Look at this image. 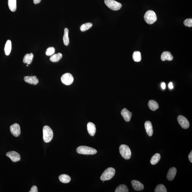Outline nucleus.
I'll return each mask as SVG.
<instances>
[{
	"label": "nucleus",
	"mask_w": 192,
	"mask_h": 192,
	"mask_svg": "<svg viewBox=\"0 0 192 192\" xmlns=\"http://www.w3.org/2000/svg\"><path fill=\"white\" fill-rule=\"evenodd\" d=\"M44 141L46 143L50 142L54 136L52 130L48 126H45L43 129Z\"/></svg>",
	"instance_id": "2"
},
{
	"label": "nucleus",
	"mask_w": 192,
	"mask_h": 192,
	"mask_svg": "<svg viewBox=\"0 0 192 192\" xmlns=\"http://www.w3.org/2000/svg\"><path fill=\"white\" fill-rule=\"evenodd\" d=\"M55 48L54 47H50L46 50V54L48 56H52L55 53Z\"/></svg>",
	"instance_id": "30"
},
{
	"label": "nucleus",
	"mask_w": 192,
	"mask_h": 192,
	"mask_svg": "<svg viewBox=\"0 0 192 192\" xmlns=\"http://www.w3.org/2000/svg\"><path fill=\"white\" fill-rule=\"evenodd\" d=\"M115 173V170L114 168L112 167L108 168L102 174L100 179L103 181H108L113 178Z\"/></svg>",
	"instance_id": "4"
},
{
	"label": "nucleus",
	"mask_w": 192,
	"mask_h": 192,
	"mask_svg": "<svg viewBox=\"0 0 192 192\" xmlns=\"http://www.w3.org/2000/svg\"><path fill=\"white\" fill-rule=\"evenodd\" d=\"M168 87H169V88L170 89H173V86L172 82H171L169 84V85H168Z\"/></svg>",
	"instance_id": "34"
},
{
	"label": "nucleus",
	"mask_w": 192,
	"mask_h": 192,
	"mask_svg": "<svg viewBox=\"0 0 192 192\" xmlns=\"http://www.w3.org/2000/svg\"><path fill=\"white\" fill-rule=\"evenodd\" d=\"M160 155L159 153H156L150 159V162L152 164L154 165L157 164L160 160Z\"/></svg>",
	"instance_id": "25"
},
{
	"label": "nucleus",
	"mask_w": 192,
	"mask_h": 192,
	"mask_svg": "<svg viewBox=\"0 0 192 192\" xmlns=\"http://www.w3.org/2000/svg\"><path fill=\"white\" fill-rule=\"evenodd\" d=\"M144 19L148 24H152L157 20V17L154 11L149 10L145 14Z\"/></svg>",
	"instance_id": "3"
},
{
	"label": "nucleus",
	"mask_w": 192,
	"mask_h": 192,
	"mask_svg": "<svg viewBox=\"0 0 192 192\" xmlns=\"http://www.w3.org/2000/svg\"><path fill=\"white\" fill-rule=\"evenodd\" d=\"M104 3L109 8L114 11H117L122 8V4L114 0H104Z\"/></svg>",
	"instance_id": "6"
},
{
	"label": "nucleus",
	"mask_w": 192,
	"mask_h": 192,
	"mask_svg": "<svg viewBox=\"0 0 192 192\" xmlns=\"http://www.w3.org/2000/svg\"><path fill=\"white\" fill-rule=\"evenodd\" d=\"M188 158L189 160L192 163V151H191L190 152L188 156Z\"/></svg>",
	"instance_id": "33"
},
{
	"label": "nucleus",
	"mask_w": 192,
	"mask_h": 192,
	"mask_svg": "<svg viewBox=\"0 0 192 192\" xmlns=\"http://www.w3.org/2000/svg\"><path fill=\"white\" fill-rule=\"evenodd\" d=\"M177 119L179 124L181 126V128L185 129H187L189 127L190 124L189 121L186 117L182 115H179Z\"/></svg>",
	"instance_id": "8"
},
{
	"label": "nucleus",
	"mask_w": 192,
	"mask_h": 192,
	"mask_svg": "<svg viewBox=\"0 0 192 192\" xmlns=\"http://www.w3.org/2000/svg\"><path fill=\"white\" fill-rule=\"evenodd\" d=\"M167 191L166 187L163 184L158 185L155 189V192H166Z\"/></svg>",
	"instance_id": "29"
},
{
	"label": "nucleus",
	"mask_w": 192,
	"mask_h": 192,
	"mask_svg": "<svg viewBox=\"0 0 192 192\" xmlns=\"http://www.w3.org/2000/svg\"><path fill=\"white\" fill-rule=\"evenodd\" d=\"M148 106L149 108L153 111H155L159 107L158 103L154 100H150L149 101Z\"/></svg>",
	"instance_id": "19"
},
{
	"label": "nucleus",
	"mask_w": 192,
	"mask_h": 192,
	"mask_svg": "<svg viewBox=\"0 0 192 192\" xmlns=\"http://www.w3.org/2000/svg\"><path fill=\"white\" fill-rule=\"evenodd\" d=\"M61 81L64 85H70L73 82L74 78L70 73H66L62 76Z\"/></svg>",
	"instance_id": "7"
},
{
	"label": "nucleus",
	"mask_w": 192,
	"mask_h": 192,
	"mask_svg": "<svg viewBox=\"0 0 192 192\" xmlns=\"http://www.w3.org/2000/svg\"><path fill=\"white\" fill-rule=\"evenodd\" d=\"M41 0H34V3L35 4L39 3L41 2Z\"/></svg>",
	"instance_id": "35"
},
{
	"label": "nucleus",
	"mask_w": 192,
	"mask_h": 192,
	"mask_svg": "<svg viewBox=\"0 0 192 192\" xmlns=\"http://www.w3.org/2000/svg\"><path fill=\"white\" fill-rule=\"evenodd\" d=\"M6 156L9 157L13 162H18L20 160V154L15 151H12L8 152L7 153Z\"/></svg>",
	"instance_id": "9"
},
{
	"label": "nucleus",
	"mask_w": 192,
	"mask_h": 192,
	"mask_svg": "<svg viewBox=\"0 0 192 192\" xmlns=\"http://www.w3.org/2000/svg\"><path fill=\"white\" fill-rule=\"evenodd\" d=\"M87 127L89 134L91 136H94L95 135L96 131L95 124L92 122H89L87 124Z\"/></svg>",
	"instance_id": "16"
},
{
	"label": "nucleus",
	"mask_w": 192,
	"mask_h": 192,
	"mask_svg": "<svg viewBox=\"0 0 192 192\" xmlns=\"http://www.w3.org/2000/svg\"><path fill=\"white\" fill-rule=\"evenodd\" d=\"M93 26L92 23H84L81 26L80 30L82 32H85L91 28Z\"/></svg>",
	"instance_id": "28"
},
{
	"label": "nucleus",
	"mask_w": 192,
	"mask_h": 192,
	"mask_svg": "<svg viewBox=\"0 0 192 192\" xmlns=\"http://www.w3.org/2000/svg\"><path fill=\"white\" fill-rule=\"evenodd\" d=\"M77 152L80 154L93 155L97 152L95 149L86 146H80L77 149Z\"/></svg>",
	"instance_id": "1"
},
{
	"label": "nucleus",
	"mask_w": 192,
	"mask_h": 192,
	"mask_svg": "<svg viewBox=\"0 0 192 192\" xmlns=\"http://www.w3.org/2000/svg\"><path fill=\"white\" fill-rule=\"evenodd\" d=\"M115 192H128V189L125 185L122 184L117 187L115 190Z\"/></svg>",
	"instance_id": "27"
},
{
	"label": "nucleus",
	"mask_w": 192,
	"mask_h": 192,
	"mask_svg": "<svg viewBox=\"0 0 192 192\" xmlns=\"http://www.w3.org/2000/svg\"><path fill=\"white\" fill-rule=\"evenodd\" d=\"M62 57V54L60 53L53 54L50 58V60L53 62H58Z\"/></svg>",
	"instance_id": "22"
},
{
	"label": "nucleus",
	"mask_w": 192,
	"mask_h": 192,
	"mask_svg": "<svg viewBox=\"0 0 192 192\" xmlns=\"http://www.w3.org/2000/svg\"><path fill=\"white\" fill-rule=\"evenodd\" d=\"M119 153L122 157L127 160L130 158L131 152L129 147L125 144H122L119 147Z\"/></svg>",
	"instance_id": "5"
},
{
	"label": "nucleus",
	"mask_w": 192,
	"mask_h": 192,
	"mask_svg": "<svg viewBox=\"0 0 192 192\" xmlns=\"http://www.w3.org/2000/svg\"><path fill=\"white\" fill-rule=\"evenodd\" d=\"M121 115L126 122H129L131 120L132 113L130 112L127 109L124 108L121 111Z\"/></svg>",
	"instance_id": "12"
},
{
	"label": "nucleus",
	"mask_w": 192,
	"mask_h": 192,
	"mask_svg": "<svg viewBox=\"0 0 192 192\" xmlns=\"http://www.w3.org/2000/svg\"><path fill=\"white\" fill-rule=\"evenodd\" d=\"M33 57L34 55L32 53L26 54L23 57V62L28 64H30L33 60Z\"/></svg>",
	"instance_id": "18"
},
{
	"label": "nucleus",
	"mask_w": 192,
	"mask_h": 192,
	"mask_svg": "<svg viewBox=\"0 0 192 192\" xmlns=\"http://www.w3.org/2000/svg\"><path fill=\"white\" fill-rule=\"evenodd\" d=\"M173 59V57L171 54V53L169 51L164 52L161 56V59L162 61H165L167 60L168 61H171Z\"/></svg>",
	"instance_id": "17"
},
{
	"label": "nucleus",
	"mask_w": 192,
	"mask_h": 192,
	"mask_svg": "<svg viewBox=\"0 0 192 192\" xmlns=\"http://www.w3.org/2000/svg\"><path fill=\"white\" fill-rule=\"evenodd\" d=\"M9 8L11 11H15L17 9V1L16 0H8Z\"/></svg>",
	"instance_id": "20"
},
{
	"label": "nucleus",
	"mask_w": 192,
	"mask_h": 192,
	"mask_svg": "<svg viewBox=\"0 0 192 192\" xmlns=\"http://www.w3.org/2000/svg\"><path fill=\"white\" fill-rule=\"evenodd\" d=\"M144 126L148 135L149 136H151L153 135V126L151 122L150 121H146L145 122Z\"/></svg>",
	"instance_id": "15"
},
{
	"label": "nucleus",
	"mask_w": 192,
	"mask_h": 192,
	"mask_svg": "<svg viewBox=\"0 0 192 192\" xmlns=\"http://www.w3.org/2000/svg\"><path fill=\"white\" fill-rule=\"evenodd\" d=\"M184 24L185 26L188 27H191L192 26V19H187L184 20Z\"/></svg>",
	"instance_id": "31"
},
{
	"label": "nucleus",
	"mask_w": 192,
	"mask_h": 192,
	"mask_svg": "<svg viewBox=\"0 0 192 192\" xmlns=\"http://www.w3.org/2000/svg\"><path fill=\"white\" fill-rule=\"evenodd\" d=\"M177 170L175 167L171 168H170L167 175V179L169 181H172L174 179L176 175Z\"/></svg>",
	"instance_id": "14"
},
{
	"label": "nucleus",
	"mask_w": 192,
	"mask_h": 192,
	"mask_svg": "<svg viewBox=\"0 0 192 192\" xmlns=\"http://www.w3.org/2000/svg\"><path fill=\"white\" fill-rule=\"evenodd\" d=\"M26 66H28H28H29V64H27V65H26Z\"/></svg>",
	"instance_id": "37"
},
{
	"label": "nucleus",
	"mask_w": 192,
	"mask_h": 192,
	"mask_svg": "<svg viewBox=\"0 0 192 192\" xmlns=\"http://www.w3.org/2000/svg\"><path fill=\"white\" fill-rule=\"evenodd\" d=\"M11 42L10 40H8L6 43L5 48H4V51L6 55L8 56L9 55L11 52Z\"/></svg>",
	"instance_id": "21"
},
{
	"label": "nucleus",
	"mask_w": 192,
	"mask_h": 192,
	"mask_svg": "<svg viewBox=\"0 0 192 192\" xmlns=\"http://www.w3.org/2000/svg\"><path fill=\"white\" fill-rule=\"evenodd\" d=\"M161 87L163 89H165V87H166V85H165V83L164 82L162 83L161 85Z\"/></svg>",
	"instance_id": "36"
},
{
	"label": "nucleus",
	"mask_w": 192,
	"mask_h": 192,
	"mask_svg": "<svg viewBox=\"0 0 192 192\" xmlns=\"http://www.w3.org/2000/svg\"><path fill=\"white\" fill-rule=\"evenodd\" d=\"M24 80L27 83L36 85L38 83V79L36 76H26L24 78Z\"/></svg>",
	"instance_id": "13"
},
{
	"label": "nucleus",
	"mask_w": 192,
	"mask_h": 192,
	"mask_svg": "<svg viewBox=\"0 0 192 192\" xmlns=\"http://www.w3.org/2000/svg\"><path fill=\"white\" fill-rule=\"evenodd\" d=\"M38 187L36 186H33L31 188L30 192H38Z\"/></svg>",
	"instance_id": "32"
},
{
	"label": "nucleus",
	"mask_w": 192,
	"mask_h": 192,
	"mask_svg": "<svg viewBox=\"0 0 192 192\" xmlns=\"http://www.w3.org/2000/svg\"><path fill=\"white\" fill-rule=\"evenodd\" d=\"M131 184L133 188L136 191H141L144 188V185L136 180H133L131 181Z\"/></svg>",
	"instance_id": "11"
},
{
	"label": "nucleus",
	"mask_w": 192,
	"mask_h": 192,
	"mask_svg": "<svg viewBox=\"0 0 192 192\" xmlns=\"http://www.w3.org/2000/svg\"><path fill=\"white\" fill-rule=\"evenodd\" d=\"M60 182L64 183H69L71 181L70 177L66 174H62L59 177Z\"/></svg>",
	"instance_id": "24"
},
{
	"label": "nucleus",
	"mask_w": 192,
	"mask_h": 192,
	"mask_svg": "<svg viewBox=\"0 0 192 192\" xmlns=\"http://www.w3.org/2000/svg\"><path fill=\"white\" fill-rule=\"evenodd\" d=\"M10 130L11 133L14 136L18 137L20 134L21 131L20 126L18 124L15 123L10 127Z\"/></svg>",
	"instance_id": "10"
},
{
	"label": "nucleus",
	"mask_w": 192,
	"mask_h": 192,
	"mask_svg": "<svg viewBox=\"0 0 192 192\" xmlns=\"http://www.w3.org/2000/svg\"><path fill=\"white\" fill-rule=\"evenodd\" d=\"M69 30L67 28L64 29V34L63 37V41L64 45L66 46L68 45L69 40L68 37Z\"/></svg>",
	"instance_id": "23"
},
{
	"label": "nucleus",
	"mask_w": 192,
	"mask_h": 192,
	"mask_svg": "<svg viewBox=\"0 0 192 192\" xmlns=\"http://www.w3.org/2000/svg\"><path fill=\"white\" fill-rule=\"evenodd\" d=\"M133 59L136 62H139L141 60V54L139 51H134L132 55Z\"/></svg>",
	"instance_id": "26"
}]
</instances>
